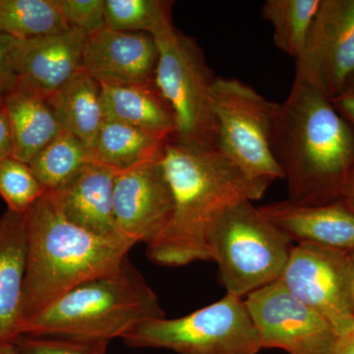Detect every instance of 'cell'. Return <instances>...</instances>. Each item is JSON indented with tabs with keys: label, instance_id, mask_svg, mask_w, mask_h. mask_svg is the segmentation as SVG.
<instances>
[{
	"label": "cell",
	"instance_id": "44dd1931",
	"mask_svg": "<svg viewBox=\"0 0 354 354\" xmlns=\"http://www.w3.org/2000/svg\"><path fill=\"white\" fill-rule=\"evenodd\" d=\"M169 140L118 121L106 120L88 149V158L90 162L116 171H127L144 162L160 160Z\"/></svg>",
	"mask_w": 354,
	"mask_h": 354
},
{
	"label": "cell",
	"instance_id": "4dcf8cb0",
	"mask_svg": "<svg viewBox=\"0 0 354 354\" xmlns=\"http://www.w3.org/2000/svg\"><path fill=\"white\" fill-rule=\"evenodd\" d=\"M14 139L12 129L6 111L0 106V160L13 157Z\"/></svg>",
	"mask_w": 354,
	"mask_h": 354
},
{
	"label": "cell",
	"instance_id": "484cf974",
	"mask_svg": "<svg viewBox=\"0 0 354 354\" xmlns=\"http://www.w3.org/2000/svg\"><path fill=\"white\" fill-rule=\"evenodd\" d=\"M46 192L29 164L14 157L0 160V196L9 211L27 213Z\"/></svg>",
	"mask_w": 354,
	"mask_h": 354
},
{
	"label": "cell",
	"instance_id": "cb8c5ba5",
	"mask_svg": "<svg viewBox=\"0 0 354 354\" xmlns=\"http://www.w3.org/2000/svg\"><path fill=\"white\" fill-rule=\"evenodd\" d=\"M174 2L167 0H106V24L114 31L144 32L164 38L176 28L172 23Z\"/></svg>",
	"mask_w": 354,
	"mask_h": 354
},
{
	"label": "cell",
	"instance_id": "3957f363",
	"mask_svg": "<svg viewBox=\"0 0 354 354\" xmlns=\"http://www.w3.org/2000/svg\"><path fill=\"white\" fill-rule=\"evenodd\" d=\"M27 234L25 322L76 286L116 271L135 245L74 225L48 191L27 212Z\"/></svg>",
	"mask_w": 354,
	"mask_h": 354
},
{
	"label": "cell",
	"instance_id": "ac0fdd59",
	"mask_svg": "<svg viewBox=\"0 0 354 354\" xmlns=\"http://www.w3.org/2000/svg\"><path fill=\"white\" fill-rule=\"evenodd\" d=\"M0 106L12 129L13 157L26 164L64 131L48 97L18 78Z\"/></svg>",
	"mask_w": 354,
	"mask_h": 354
},
{
	"label": "cell",
	"instance_id": "30bf717a",
	"mask_svg": "<svg viewBox=\"0 0 354 354\" xmlns=\"http://www.w3.org/2000/svg\"><path fill=\"white\" fill-rule=\"evenodd\" d=\"M244 302L262 348H279L290 354L332 353L337 333L281 279L249 293Z\"/></svg>",
	"mask_w": 354,
	"mask_h": 354
},
{
	"label": "cell",
	"instance_id": "e0dca14e",
	"mask_svg": "<svg viewBox=\"0 0 354 354\" xmlns=\"http://www.w3.org/2000/svg\"><path fill=\"white\" fill-rule=\"evenodd\" d=\"M27 241V213L7 209L0 216V344L23 335Z\"/></svg>",
	"mask_w": 354,
	"mask_h": 354
},
{
	"label": "cell",
	"instance_id": "4316f807",
	"mask_svg": "<svg viewBox=\"0 0 354 354\" xmlns=\"http://www.w3.org/2000/svg\"><path fill=\"white\" fill-rule=\"evenodd\" d=\"M109 341L21 335L14 342L18 354H106Z\"/></svg>",
	"mask_w": 354,
	"mask_h": 354
},
{
	"label": "cell",
	"instance_id": "1f68e13d",
	"mask_svg": "<svg viewBox=\"0 0 354 354\" xmlns=\"http://www.w3.org/2000/svg\"><path fill=\"white\" fill-rule=\"evenodd\" d=\"M330 354H354V330L348 334L337 337Z\"/></svg>",
	"mask_w": 354,
	"mask_h": 354
},
{
	"label": "cell",
	"instance_id": "277c9868",
	"mask_svg": "<svg viewBox=\"0 0 354 354\" xmlns=\"http://www.w3.org/2000/svg\"><path fill=\"white\" fill-rule=\"evenodd\" d=\"M162 318L158 295L127 258L116 271L76 286L26 321L23 335L109 342Z\"/></svg>",
	"mask_w": 354,
	"mask_h": 354
},
{
	"label": "cell",
	"instance_id": "d6986e66",
	"mask_svg": "<svg viewBox=\"0 0 354 354\" xmlns=\"http://www.w3.org/2000/svg\"><path fill=\"white\" fill-rule=\"evenodd\" d=\"M101 86L106 120L124 123L160 138L169 140L174 137V114L155 83Z\"/></svg>",
	"mask_w": 354,
	"mask_h": 354
},
{
	"label": "cell",
	"instance_id": "6da1fadb",
	"mask_svg": "<svg viewBox=\"0 0 354 354\" xmlns=\"http://www.w3.org/2000/svg\"><path fill=\"white\" fill-rule=\"evenodd\" d=\"M160 160L174 214L164 234L147 245V256L165 267L211 260L209 234L216 218L236 203L261 199L270 186L249 178L218 149L191 148L171 139Z\"/></svg>",
	"mask_w": 354,
	"mask_h": 354
},
{
	"label": "cell",
	"instance_id": "836d02e7",
	"mask_svg": "<svg viewBox=\"0 0 354 354\" xmlns=\"http://www.w3.org/2000/svg\"><path fill=\"white\" fill-rule=\"evenodd\" d=\"M349 288H351V304L354 312V250L349 252Z\"/></svg>",
	"mask_w": 354,
	"mask_h": 354
},
{
	"label": "cell",
	"instance_id": "603a6c76",
	"mask_svg": "<svg viewBox=\"0 0 354 354\" xmlns=\"http://www.w3.org/2000/svg\"><path fill=\"white\" fill-rule=\"evenodd\" d=\"M67 28L57 0H0V35L25 41Z\"/></svg>",
	"mask_w": 354,
	"mask_h": 354
},
{
	"label": "cell",
	"instance_id": "9c48e42d",
	"mask_svg": "<svg viewBox=\"0 0 354 354\" xmlns=\"http://www.w3.org/2000/svg\"><path fill=\"white\" fill-rule=\"evenodd\" d=\"M279 279L297 299L323 317L337 337L353 332L349 252L297 243Z\"/></svg>",
	"mask_w": 354,
	"mask_h": 354
},
{
	"label": "cell",
	"instance_id": "f1b7e54d",
	"mask_svg": "<svg viewBox=\"0 0 354 354\" xmlns=\"http://www.w3.org/2000/svg\"><path fill=\"white\" fill-rule=\"evenodd\" d=\"M17 44L18 39L0 35V101L17 79L14 67V53Z\"/></svg>",
	"mask_w": 354,
	"mask_h": 354
},
{
	"label": "cell",
	"instance_id": "83f0119b",
	"mask_svg": "<svg viewBox=\"0 0 354 354\" xmlns=\"http://www.w3.org/2000/svg\"><path fill=\"white\" fill-rule=\"evenodd\" d=\"M65 24L85 32L87 36L106 27V0H57Z\"/></svg>",
	"mask_w": 354,
	"mask_h": 354
},
{
	"label": "cell",
	"instance_id": "ba28073f",
	"mask_svg": "<svg viewBox=\"0 0 354 354\" xmlns=\"http://www.w3.org/2000/svg\"><path fill=\"white\" fill-rule=\"evenodd\" d=\"M131 348H164L177 354H257L259 335L244 298L218 301L176 319H156L122 337Z\"/></svg>",
	"mask_w": 354,
	"mask_h": 354
},
{
	"label": "cell",
	"instance_id": "ffe728a7",
	"mask_svg": "<svg viewBox=\"0 0 354 354\" xmlns=\"http://www.w3.org/2000/svg\"><path fill=\"white\" fill-rule=\"evenodd\" d=\"M48 100L64 130L90 148L106 120L101 84L82 70Z\"/></svg>",
	"mask_w": 354,
	"mask_h": 354
},
{
	"label": "cell",
	"instance_id": "7a4b0ae2",
	"mask_svg": "<svg viewBox=\"0 0 354 354\" xmlns=\"http://www.w3.org/2000/svg\"><path fill=\"white\" fill-rule=\"evenodd\" d=\"M272 150L299 205L339 201L354 172V133L329 97L295 79L279 104Z\"/></svg>",
	"mask_w": 354,
	"mask_h": 354
},
{
	"label": "cell",
	"instance_id": "8992f818",
	"mask_svg": "<svg viewBox=\"0 0 354 354\" xmlns=\"http://www.w3.org/2000/svg\"><path fill=\"white\" fill-rule=\"evenodd\" d=\"M218 150L253 180L285 179L272 150L279 104L239 79L216 77L211 93Z\"/></svg>",
	"mask_w": 354,
	"mask_h": 354
},
{
	"label": "cell",
	"instance_id": "7c38bea8",
	"mask_svg": "<svg viewBox=\"0 0 354 354\" xmlns=\"http://www.w3.org/2000/svg\"><path fill=\"white\" fill-rule=\"evenodd\" d=\"M160 160L136 165L116 176L113 190L116 230L122 239L134 244L153 243L171 221L174 198Z\"/></svg>",
	"mask_w": 354,
	"mask_h": 354
},
{
	"label": "cell",
	"instance_id": "7402d4cb",
	"mask_svg": "<svg viewBox=\"0 0 354 354\" xmlns=\"http://www.w3.org/2000/svg\"><path fill=\"white\" fill-rule=\"evenodd\" d=\"M320 4L321 0H266L261 16L272 25L274 46L297 59Z\"/></svg>",
	"mask_w": 354,
	"mask_h": 354
},
{
	"label": "cell",
	"instance_id": "d4e9b609",
	"mask_svg": "<svg viewBox=\"0 0 354 354\" xmlns=\"http://www.w3.org/2000/svg\"><path fill=\"white\" fill-rule=\"evenodd\" d=\"M88 149L71 133L62 131L29 162L46 191L57 190L87 164Z\"/></svg>",
	"mask_w": 354,
	"mask_h": 354
},
{
	"label": "cell",
	"instance_id": "e575fe53",
	"mask_svg": "<svg viewBox=\"0 0 354 354\" xmlns=\"http://www.w3.org/2000/svg\"><path fill=\"white\" fill-rule=\"evenodd\" d=\"M0 354H18L14 344H0Z\"/></svg>",
	"mask_w": 354,
	"mask_h": 354
},
{
	"label": "cell",
	"instance_id": "d6a6232c",
	"mask_svg": "<svg viewBox=\"0 0 354 354\" xmlns=\"http://www.w3.org/2000/svg\"><path fill=\"white\" fill-rule=\"evenodd\" d=\"M341 201L354 213V172L344 188Z\"/></svg>",
	"mask_w": 354,
	"mask_h": 354
},
{
	"label": "cell",
	"instance_id": "8fae6325",
	"mask_svg": "<svg viewBox=\"0 0 354 354\" xmlns=\"http://www.w3.org/2000/svg\"><path fill=\"white\" fill-rule=\"evenodd\" d=\"M295 78L332 100L354 74V0H321Z\"/></svg>",
	"mask_w": 354,
	"mask_h": 354
},
{
	"label": "cell",
	"instance_id": "4fadbf2b",
	"mask_svg": "<svg viewBox=\"0 0 354 354\" xmlns=\"http://www.w3.org/2000/svg\"><path fill=\"white\" fill-rule=\"evenodd\" d=\"M157 41L144 32L104 28L88 36L83 69L101 85L134 86L155 83Z\"/></svg>",
	"mask_w": 354,
	"mask_h": 354
},
{
	"label": "cell",
	"instance_id": "5bb4252c",
	"mask_svg": "<svg viewBox=\"0 0 354 354\" xmlns=\"http://www.w3.org/2000/svg\"><path fill=\"white\" fill-rule=\"evenodd\" d=\"M88 36L75 28L18 41L14 67L19 80L46 97L82 71Z\"/></svg>",
	"mask_w": 354,
	"mask_h": 354
},
{
	"label": "cell",
	"instance_id": "2e32d148",
	"mask_svg": "<svg viewBox=\"0 0 354 354\" xmlns=\"http://www.w3.org/2000/svg\"><path fill=\"white\" fill-rule=\"evenodd\" d=\"M263 214L292 242L312 243L351 252L354 213L339 200L323 205H299L285 200L259 207Z\"/></svg>",
	"mask_w": 354,
	"mask_h": 354
},
{
	"label": "cell",
	"instance_id": "52a82bcc",
	"mask_svg": "<svg viewBox=\"0 0 354 354\" xmlns=\"http://www.w3.org/2000/svg\"><path fill=\"white\" fill-rule=\"evenodd\" d=\"M158 60L155 84L176 122L171 140L197 149H218L211 93L216 77L194 39L176 29L156 39Z\"/></svg>",
	"mask_w": 354,
	"mask_h": 354
},
{
	"label": "cell",
	"instance_id": "5b68a950",
	"mask_svg": "<svg viewBox=\"0 0 354 354\" xmlns=\"http://www.w3.org/2000/svg\"><path fill=\"white\" fill-rule=\"evenodd\" d=\"M293 242L251 201L225 209L209 234L211 260L228 295L244 298L281 279Z\"/></svg>",
	"mask_w": 354,
	"mask_h": 354
},
{
	"label": "cell",
	"instance_id": "9a60e30c",
	"mask_svg": "<svg viewBox=\"0 0 354 354\" xmlns=\"http://www.w3.org/2000/svg\"><path fill=\"white\" fill-rule=\"evenodd\" d=\"M118 174L106 165L88 162L66 183L50 193L62 215L74 225L100 236L122 239L113 213Z\"/></svg>",
	"mask_w": 354,
	"mask_h": 354
},
{
	"label": "cell",
	"instance_id": "f546056e",
	"mask_svg": "<svg viewBox=\"0 0 354 354\" xmlns=\"http://www.w3.org/2000/svg\"><path fill=\"white\" fill-rule=\"evenodd\" d=\"M330 101L354 133V74L348 79L341 92Z\"/></svg>",
	"mask_w": 354,
	"mask_h": 354
}]
</instances>
